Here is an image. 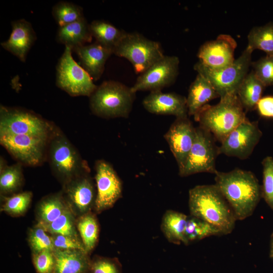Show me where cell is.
<instances>
[{
  "label": "cell",
  "mask_w": 273,
  "mask_h": 273,
  "mask_svg": "<svg viewBox=\"0 0 273 273\" xmlns=\"http://www.w3.org/2000/svg\"><path fill=\"white\" fill-rule=\"evenodd\" d=\"M77 228L87 254L94 248L98 239L99 228L95 216L90 212L84 214L79 219Z\"/></svg>",
  "instance_id": "30"
},
{
  "label": "cell",
  "mask_w": 273,
  "mask_h": 273,
  "mask_svg": "<svg viewBox=\"0 0 273 273\" xmlns=\"http://www.w3.org/2000/svg\"><path fill=\"white\" fill-rule=\"evenodd\" d=\"M52 238L55 249L78 250L86 253L83 243L75 237L54 235Z\"/></svg>",
  "instance_id": "40"
},
{
  "label": "cell",
  "mask_w": 273,
  "mask_h": 273,
  "mask_svg": "<svg viewBox=\"0 0 273 273\" xmlns=\"http://www.w3.org/2000/svg\"><path fill=\"white\" fill-rule=\"evenodd\" d=\"M64 186L66 199L80 212L85 214L94 208L96 192L88 173L77 176Z\"/></svg>",
  "instance_id": "18"
},
{
  "label": "cell",
  "mask_w": 273,
  "mask_h": 273,
  "mask_svg": "<svg viewBox=\"0 0 273 273\" xmlns=\"http://www.w3.org/2000/svg\"><path fill=\"white\" fill-rule=\"evenodd\" d=\"M33 261L37 273H55V259L53 251L43 250L34 253Z\"/></svg>",
  "instance_id": "38"
},
{
  "label": "cell",
  "mask_w": 273,
  "mask_h": 273,
  "mask_svg": "<svg viewBox=\"0 0 273 273\" xmlns=\"http://www.w3.org/2000/svg\"><path fill=\"white\" fill-rule=\"evenodd\" d=\"M38 209L41 224H47L57 219L67 208L63 196L58 194L43 199L39 204Z\"/></svg>",
  "instance_id": "31"
},
{
  "label": "cell",
  "mask_w": 273,
  "mask_h": 273,
  "mask_svg": "<svg viewBox=\"0 0 273 273\" xmlns=\"http://www.w3.org/2000/svg\"><path fill=\"white\" fill-rule=\"evenodd\" d=\"M9 38L1 43L2 47L24 62L30 48L36 39L31 24L24 19L12 22Z\"/></svg>",
  "instance_id": "19"
},
{
  "label": "cell",
  "mask_w": 273,
  "mask_h": 273,
  "mask_svg": "<svg viewBox=\"0 0 273 273\" xmlns=\"http://www.w3.org/2000/svg\"><path fill=\"white\" fill-rule=\"evenodd\" d=\"M196 137L195 127L188 117L176 118L164 135L178 167L184 168Z\"/></svg>",
  "instance_id": "15"
},
{
  "label": "cell",
  "mask_w": 273,
  "mask_h": 273,
  "mask_svg": "<svg viewBox=\"0 0 273 273\" xmlns=\"http://www.w3.org/2000/svg\"><path fill=\"white\" fill-rule=\"evenodd\" d=\"M91 273H122L119 263L115 259L98 258L90 261Z\"/></svg>",
  "instance_id": "39"
},
{
  "label": "cell",
  "mask_w": 273,
  "mask_h": 273,
  "mask_svg": "<svg viewBox=\"0 0 273 273\" xmlns=\"http://www.w3.org/2000/svg\"><path fill=\"white\" fill-rule=\"evenodd\" d=\"M55 273H86L90 261L87 254L78 250L55 249Z\"/></svg>",
  "instance_id": "22"
},
{
  "label": "cell",
  "mask_w": 273,
  "mask_h": 273,
  "mask_svg": "<svg viewBox=\"0 0 273 273\" xmlns=\"http://www.w3.org/2000/svg\"><path fill=\"white\" fill-rule=\"evenodd\" d=\"M188 216L172 210H168L164 213L160 228L169 242L186 244L185 232Z\"/></svg>",
  "instance_id": "24"
},
{
  "label": "cell",
  "mask_w": 273,
  "mask_h": 273,
  "mask_svg": "<svg viewBox=\"0 0 273 273\" xmlns=\"http://www.w3.org/2000/svg\"><path fill=\"white\" fill-rule=\"evenodd\" d=\"M179 60L175 56L164 55L138 77L131 87L139 91L161 90L173 84L178 76Z\"/></svg>",
  "instance_id": "12"
},
{
  "label": "cell",
  "mask_w": 273,
  "mask_h": 273,
  "mask_svg": "<svg viewBox=\"0 0 273 273\" xmlns=\"http://www.w3.org/2000/svg\"><path fill=\"white\" fill-rule=\"evenodd\" d=\"M215 185L231 206L237 220L251 216L261 198V186L250 171L235 168L216 171Z\"/></svg>",
  "instance_id": "1"
},
{
  "label": "cell",
  "mask_w": 273,
  "mask_h": 273,
  "mask_svg": "<svg viewBox=\"0 0 273 273\" xmlns=\"http://www.w3.org/2000/svg\"><path fill=\"white\" fill-rule=\"evenodd\" d=\"M29 239L34 253L43 250L53 251L55 250L52 238L46 233L42 228L39 227L31 230Z\"/></svg>",
  "instance_id": "37"
},
{
  "label": "cell",
  "mask_w": 273,
  "mask_h": 273,
  "mask_svg": "<svg viewBox=\"0 0 273 273\" xmlns=\"http://www.w3.org/2000/svg\"><path fill=\"white\" fill-rule=\"evenodd\" d=\"M58 128L33 111L1 105L0 135H28L50 139Z\"/></svg>",
  "instance_id": "6"
},
{
  "label": "cell",
  "mask_w": 273,
  "mask_h": 273,
  "mask_svg": "<svg viewBox=\"0 0 273 273\" xmlns=\"http://www.w3.org/2000/svg\"><path fill=\"white\" fill-rule=\"evenodd\" d=\"M22 165L17 162L8 165L3 157L0 159V190L3 195L18 190L23 182Z\"/></svg>",
  "instance_id": "27"
},
{
  "label": "cell",
  "mask_w": 273,
  "mask_h": 273,
  "mask_svg": "<svg viewBox=\"0 0 273 273\" xmlns=\"http://www.w3.org/2000/svg\"><path fill=\"white\" fill-rule=\"evenodd\" d=\"M261 163L263 167L261 198L273 210V158L266 156Z\"/></svg>",
  "instance_id": "34"
},
{
  "label": "cell",
  "mask_w": 273,
  "mask_h": 273,
  "mask_svg": "<svg viewBox=\"0 0 273 273\" xmlns=\"http://www.w3.org/2000/svg\"><path fill=\"white\" fill-rule=\"evenodd\" d=\"M89 29L96 41L112 52L126 33L104 20H94L89 24Z\"/></svg>",
  "instance_id": "26"
},
{
  "label": "cell",
  "mask_w": 273,
  "mask_h": 273,
  "mask_svg": "<svg viewBox=\"0 0 273 273\" xmlns=\"http://www.w3.org/2000/svg\"><path fill=\"white\" fill-rule=\"evenodd\" d=\"M96 198L94 209L97 213L107 210L122 197V183L113 166L105 160L95 163Z\"/></svg>",
  "instance_id": "13"
},
{
  "label": "cell",
  "mask_w": 273,
  "mask_h": 273,
  "mask_svg": "<svg viewBox=\"0 0 273 273\" xmlns=\"http://www.w3.org/2000/svg\"><path fill=\"white\" fill-rule=\"evenodd\" d=\"M269 256L273 260V233L270 236Z\"/></svg>",
  "instance_id": "42"
},
{
  "label": "cell",
  "mask_w": 273,
  "mask_h": 273,
  "mask_svg": "<svg viewBox=\"0 0 273 273\" xmlns=\"http://www.w3.org/2000/svg\"><path fill=\"white\" fill-rule=\"evenodd\" d=\"M252 52L247 47L232 64L219 70L211 69L200 61L194 65V69L209 81L220 98L237 95L242 82L248 73Z\"/></svg>",
  "instance_id": "7"
},
{
  "label": "cell",
  "mask_w": 273,
  "mask_h": 273,
  "mask_svg": "<svg viewBox=\"0 0 273 273\" xmlns=\"http://www.w3.org/2000/svg\"><path fill=\"white\" fill-rule=\"evenodd\" d=\"M265 86L252 71L248 73L242 82L237 96L245 111L256 108Z\"/></svg>",
  "instance_id": "25"
},
{
  "label": "cell",
  "mask_w": 273,
  "mask_h": 273,
  "mask_svg": "<svg viewBox=\"0 0 273 273\" xmlns=\"http://www.w3.org/2000/svg\"><path fill=\"white\" fill-rule=\"evenodd\" d=\"M190 215L218 230L222 235L231 234L237 220L229 204L214 185H198L189 192Z\"/></svg>",
  "instance_id": "2"
},
{
  "label": "cell",
  "mask_w": 273,
  "mask_h": 273,
  "mask_svg": "<svg viewBox=\"0 0 273 273\" xmlns=\"http://www.w3.org/2000/svg\"><path fill=\"white\" fill-rule=\"evenodd\" d=\"M259 114L265 118H273V96H267L261 98L258 101L256 108Z\"/></svg>",
  "instance_id": "41"
},
{
  "label": "cell",
  "mask_w": 273,
  "mask_h": 273,
  "mask_svg": "<svg viewBox=\"0 0 273 273\" xmlns=\"http://www.w3.org/2000/svg\"><path fill=\"white\" fill-rule=\"evenodd\" d=\"M213 236L222 235L218 230L206 221L191 215L188 216L185 232V245Z\"/></svg>",
  "instance_id": "28"
},
{
  "label": "cell",
  "mask_w": 273,
  "mask_h": 273,
  "mask_svg": "<svg viewBox=\"0 0 273 273\" xmlns=\"http://www.w3.org/2000/svg\"><path fill=\"white\" fill-rule=\"evenodd\" d=\"M72 51L77 55L81 66L95 81L101 78L106 61L113 54L111 50L97 41L78 47Z\"/></svg>",
  "instance_id": "20"
},
{
  "label": "cell",
  "mask_w": 273,
  "mask_h": 273,
  "mask_svg": "<svg viewBox=\"0 0 273 273\" xmlns=\"http://www.w3.org/2000/svg\"><path fill=\"white\" fill-rule=\"evenodd\" d=\"M113 53L128 60L135 72L140 74L165 55L159 42L138 32H126Z\"/></svg>",
  "instance_id": "8"
},
{
  "label": "cell",
  "mask_w": 273,
  "mask_h": 273,
  "mask_svg": "<svg viewBox=\"0 0 273 273\" xmlns=\"http://www.w3.org/2000/svg\"><path fill=\"white\" fill-rule=\"evenodd\" d=\"M131 87L115 80H106L89 97V107L95 115L106 119L127 118L135 99Z\"/></svg>",
  "instance_id": "4"
},
{
  "label": "cell",
  "mask_w": 273,
  "mask_h": 273,
  "mask_svg": "<svg viewBox=\"0 0 273 273\" xmlns=\"http://www.w3.org/2000/svg\"><path fill=\"white\" fill-rule=\"evenodd\" d=\"M50 139L28 135H0V143L23 165L37 166L47 160Z\"/></svg>",
  "instance_id": "11"
},
{
  "label": "cell",
  "mask_w": 273,
  "mask_h": 273,
  "mask_svg": "<svg viewBox=\"0 0 273 273\" xmlns=\"http://www.w3.org/2000/svg\"><path fill=\"white\" fill-rule=\"evenodd\" d=\"M32 197V193L29 191L6 197L2 210L11 214L17 215L22 214L28 208Z\"/></svg>",
  "instance_id": "33"
},
{
  "label": "cell",
  "mask_w": 273,
  "mask_h": 273,
  "mask_svg": "<svg viewBox=\"0 0 273 273\" xmlns=\"http://www.w3.org/2000/svg\"><path fill=\"white\" fill-rule=\"evenodd\" d=\"M219 97L209 81L200 74L190 86L187 105L189 116H194L210 101Z\"/></svg>",
  "instance_id": "21"
},
{
  "label": "cell",
  "mask_w": 273,
  "mask_h": 273,
  "mask_svg": "<svg viewBox=\"0 0 273 273\" xmlns=\"http://www.w3.org/2000/svg\"><path fill=\"white\" fill-rule=\"evenodd\" d=\"M194 117L199 126L210 132L220 143L247 118L237 95L220 98L215 105H205Z\"/></svg>",
  "instance_id": "3"
},
{
  "label": "cell",
  "mask_w": 273,
  "mask_h": 273,
  "mask_svg": "<svg viewBox=\"0 0 273 273\" xmlns=\"http://www.w3.org/2000/svg\"><path fill=\"white\" fill-rule=\"evenodd\" d=\"M237 47L235 39L229 34H220L212 40L205 42L199 48L197 57L203 65L212 70L225 68L235 61Z\"/></svg>",
  "instance_id": "16"
},
{
  "label": "cell",
  "mask_w": 273,
  "mask_h": 273,
  "mask_svg": "<svg viewBox=\"0 0 273 273\" xmlns=\"http://www.w3.org/2000/svg\"><path fill=\"white\" fill-rule=\"evenodd\" d=\"M216 139L206 129L196 127V137L183 169L178 171L181 177L202 172L215 174L216 159L219 155Z\"/></svg>",
  "instance_id": "10"
},
{
  "label": "cell",
  "mask_w": 273,
  "mask_h": 273,
  "mask_svg": "<svg viewBox=\"0 0 273 273\" xmlns=\"http://www.w3.org/2000/svg\"><path fill=\"white\" fill-rule=\"evenodd\" d=\"M52 15L61 27L76 21L83 17L82 8L76 4L68 2L57 3L52 9Z\"/></svg>",
  "instance_id": "32"
},
{
  "label": "cell",
  "mask_w": 273,
  "mask_h": 273,
  "mask_svg": "<svg viewBox=\"0 0 273 273\" xmlns=\"http://www.w3.org/2000/svg\"><path fill=\"white\" fill-rule=\"evenodd\" d=\"M247 47L273 55V23L252 28L248 33Z\"/></svg>",
  "instance_id": "29"
},
{
  "label": "cell",
  "mask_w": 273,
  "mask_h": 273,
  "mask_svg": "<svg viewBox=\"0 0 273 273\" xmlns=\"http://www.w3.org/2000/svg\"><path fill=\"white\" fill-rule=\"evenodd\" d=\"M65 47L56 66V85L70 96L90 97L97 87L88 73L73 59Z\"/></svg>",
  "instance_id": "9"
},
{
  "label": "cell",
  "mask_w": 273,
  "mask_h": 273,
  "mask_svg": "<svg viewBox=\"0 0 273 273\" xmlns=\"http://www.w3.org/2000/svg\"><path fill=\"white\" fill-rule=\"evenodd\" d=\"M251 65L255 76L265 86L273 85V55H267L251 62Z\"/></svg>",
  "instance_id": "36"
},
{
  "label": "cell",
  "mask_w": 273,
  "mask_h": 273,
  "mask_svg": "<svg viewBox=\"0 0 273 273\" xmlns=\"http://www.w3.org/2000/svg\"><path fill=\"white\" fill-rule=\"evenodd\" d=\"M89 24L85 17L69 24L59 27L56 39L59 43L74 49L90 42L93 39Z\"/></svg>",
  "instance_id": "23"
},
{
  "label": "cell",
  "mask_w": 273,
  "mask_h": 273,
  "mask_svg": "<svg viewBox=\"0 0 273 273\" xmlns=\"http://www.w3.org/2000/svg\"><path fill=\"white\" fill-rule=\"evenodd\" d=\"M47 159L53 172L64 185L77 176L89 173L87 162L59 128L49 140Z\"/></svg>",
  "instance_id": "5"
},
{
  "label": "cell",
  "mask_w": 273,
  "mask_h": 273,
  "mask_svg": "<svg viewBox=\"0 0 273 273\" xmlns=\"http://www.w3.org/2000/svg\"><path fill=\"white\" fill-rule=\"evenodd\" d=\"M262 135L258 122H251L246 118L221 143L218 148L219 154L246 159L252 153Z\"/></svg>",
  "instance_id": "14"
},
{
  "label": "cell",
  "mask_w": 273,
  "mask_h": 273,
  "mask_svg": "<svg viewBox=\"0 0 273 273\" xmlns=\"http://www.w3.org/2000/svg\"><path fill=\"white\" fill-rule=\"evenodd\" d=\"M142 104L144 108L152 114L173 115L176 118L189 116L187 98L175 93L151 92L144 99Z\"/></svg>",
  "instance_id": "17"
},
{
  "label": "cell",
  "mask_w": 273,
  "mask_h": 273,
  "mask_svg": "<svg viewBox=\"0 0 273 273\" xmlns=\"http://www.w3.org/2000/svg\"><path fill=\"white\" fill-rule=\"evenodd\" d=\"M45 230L54 235H62L75 237L76 232L74 227L72 217L67 210L52 222L41 224Z\"/></svg>",
  "instance_id": "35"
}]
</instances>
